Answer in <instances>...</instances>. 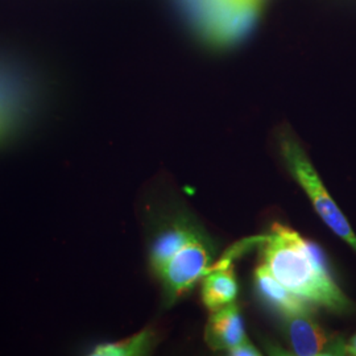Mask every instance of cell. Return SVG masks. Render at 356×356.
Masks as SVG:
<instances>
[{"label":"cell","instance_id":"10","mask_svg":"<svg viewBox=\"0 0 356 356\" xmlns=\"http://www.w3.org/2000/svg\"><path fill=\"white\" fill-rule=\"evenodd\" d=\"M229 355L234 356H259L260 353L259 350L251 343L248 339H245L244 342L238 344L236 347H234L232 350L229 351Z\"/></svg>","mask_w":356,"mask_h":356},{"label":"cell","instance_id":"5","mask_svg":"<svg viewBox=\"0 0 356 356\" xmlns=\"http://www.w3.org/2000/svg\"><path fill=\"white\" fill-rule=\"evenodd\" d=\"M288 319V337L296 355H347L342 335L323 330L307 314Z\"/></svg>","mask_w":356,"mask_h":356},{"label":"cell","instance_id":"4","mask_svg":"<svg viewBox=\"0 0 356 356\" xmlns=\"http://www.w3.org/2000/svg\"><path fill=\"white\" fill-rule=\"evenodd\" d=\"M213 259V244L198 229L154 275L161 282L166 305H173L178 298L189 292L195 282L211 269Z\"/></svg>","mask_w":356,"mask_h":356},{"label":"cell","instance_id":"8","mask_svg":"<svg viewBox=\"0 0 356 356\" xmlns=\"http://www.w3.org/2000/svg\"><path fill=\"white\" fill-rule=\"evenodd\" d=\"M254 281L257 291L264 300L280 310L286 318L307 314V301L284 286L266 264L257 267L254 272Z\"/></svg>","mask_w":356,"mask_h":356},{"label":"cell","instance_id":"7","mask_svg":"<svg viewBox=\"0 0 356 356\" xmlns=\"http://www.w3.org/2000/svg\"><path fill=\"white\" fill-rule=\"evenodd\" d=\"M235 250H232L218 264L213 266L204 276L202 302L211 312L232 304L238 296L239 286L231 266V260L235 256Z\"/></svg>","mask_w":356,"mask_h":356},{"label":"cell","instance_id":"1","mask_svg":"<svg viewBox=\"0 0 356 356\" xmlns=\"http://www.w3.org/2000/svg\"><path fill=\"white\" fill-rule=\"evenodd\" d=\"M261 259L284 286L301 298L343 314L353 304L331 279L318 247L298 232L275 223L260 239Z\"/></svg>","mask_w":356,"mask_h":356},{"label":"cell","instance_id":"9","mask_svg":"<svg viewBox=\"0 0 356 356\" xmlns=\"http://www.w3.org/2000/svg\"><path fill=\"white\" fill-rule=\"evenodd\" d=\"M159 341V334L152 327H147L140 332L128 337L123 341L110 343L97 344L92 347V356H140L148 355Z\"/></svg>","mask_w":356,"mask_h":356},{"label":"cell","instance_id":"3","mask_svg":"<svg viewBox=\"0 0 356 356\" xmlns=\"http://www.w3.org/2000/svg\"><path fill=\"white\" fill-rule=\"evenodd\" d=\"M280 152L289 172L305 191L322 220L334 231L335 235L342 238L356 251L355 232L341 209L331 198L329 191H326L317 170L312 165L300 143L291 135L282 134L280 136Z\"/></svg>","mask_w":356,"mask_h":356},{"label":"cell","instance_id":"2","mask_svg":"<svg viewBox=\"0 0 356 356\" xmlns=\"http://www.w3.org/2000/svg\"><path fill=\"white\" fill-rule=\"evenodd\" d=\"M207 41L226 45L243 38L260 11L261 0H182Z\"/></svg>","mask_w":356,"mask_h":356},{"label":"cell","instance_id":"11","mask_svg":"<svg viewBox=\"0 0 356 356\" xmlns=\"http://www.w3.org/2000/svg\"><path fill=\"white\" fill-rule=\"evenodd\" d=\"M346 350L347 355L356 356V334L350 338V341L346 342Z\"/></svg>","mask_w":356,"mask_h":356},{"label":"cell","instance_id":"6","mask_svg":"<svg viewBox=\"0 0 356 356\" xmlns=\"http://www.w3.org/2000/svg\"><path fill=\"white\" fill-rule=\"evenodd\" d=\"M247 339L239 307L234 302L213 312L204 330V341L211 350L229 351Z\"/></svg>","mask_w":356,"mask_h":356}]
</instances>
